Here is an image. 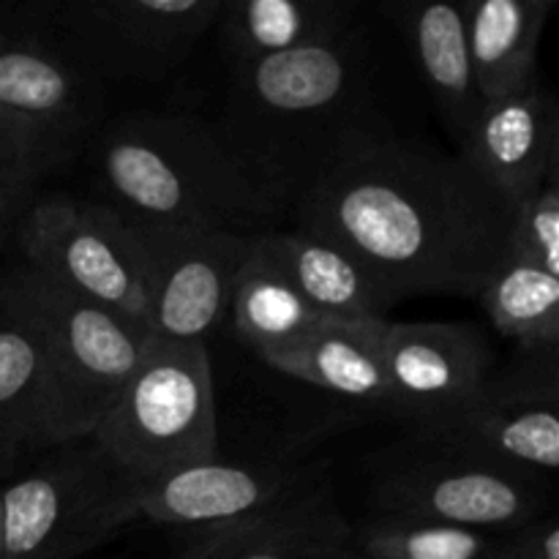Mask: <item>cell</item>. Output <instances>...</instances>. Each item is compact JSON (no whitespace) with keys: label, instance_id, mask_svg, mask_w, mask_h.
Segmentation results:
<instances>
[{"label":"cell","instance_id":"obj_22","mask_svg":"<svg viewBox=\"0 0 559 559\" xmlns=\"http://www.w3.org/2000/svg\"><path fill=\"white\" fill-rule=\"evenodd\" d=\"M47 448L52 440L41 336L25 317L0 309V453L20 464Z\"/></svg>","mask_w":559,"mask_h":559},{"label":"cell","instance_id":"obj_15","mask_svg":"<svg viewBox=\"0 0 559 559\" xmlns=\"http://www.w3.org/2000/svg\"><path fill=\"white\" fill-rule=\"evenodd\" d=\"M459 156L516 211L559 173V112L544 82L480 104Z\"/></svg>","mask_w":559,"mask_h":559},{"label":"cell","instance_id":"obj_2","mask_svg":"<svg viewBox=\"0 0 559 559\" xmlns=\"http://www.w3.org/2000/svg\"><path fill=\"white\" fill-rule=\"evenodd\" d=\"M216 129L282 213L333 167L396 136L355 25L314 47L229 66Z\"/></svg>","mask_w":559,"mask_h":559},{"label":"cell","instance_id":"obj_4","mask_svg":"<svg viewBox=\"0 0 559 559\" xmlns=\"http://www.w3.org/2000/svg\"><path fill=\"white\" fill-rule=\"evenodd\" d=\"M0 309L41 336L52 448L87 440L140 369L151 336L25 265L0 278Z\"/></svg>","mask_w":559,"mask_h":559},{"label":"cell","instance_id":"obj_25","mask_svg":"<svg viewBox=\"0 0 559 559\" xmlns=\"http://www.w3.org/2000/svg\"><path fill=\"white\" fill-rule=\"evenodd\" d=\"M224 559H366L336 508L273 524L235 544Z\"/></svg>","mask_w":559,"mask_h":559},{"label":"cell","instance_id":"obj_9","mask_svg":"<svg viewBox=\"0 0 559 559\" xmlns=\"http://www.w3.org/2000/svg\"><path fill=\"white\" fill-rule=\"evenodd\" d=\"M222 0H87L60 5L58 44L102 82H158L216 25Z\"/></svg>","mask_w":559,"mask_h":559},{"label":"cell","instance_id":"obj_27","mask_svg":"<svg viewBox=\"0 0 559 559\" xmlns=\"http://www.w3.org/2000/svg\"><path fill=\"white\" fill-rule=\"evenodd\" d=\"M41 180L25 140L0 118V240L14 235L20 216L38 197Z\"/></svg>","mask_w":559,"mask_h":559},{"label":"cell","instance_id":"obj_16","mask_svg":"<svg viewBox=\"0 0 559 559\" xmlns=\"http://www.w3.org/2000/svg\"><path fill=\"white\" fill-rule=\"evenodd\" d=\"M385 325L388 320L322 317L306 336L262 360L320 391L393 409V391L380 353Z\"/></svg>","mask_w":559,"mask_h":559},{"label":"cell","instance_id":"obj_5","mask_svg":"<svg viewBox=\"0 0 559 559\" xmlns=\"http://www.w3.org/2000/svg\"><path fill=\"white\" fill-rule=\"evenodd\" d=\"M91 440L142 486L216 459V388L207 344L151 338L140 369Z\"/></svg>","mask_w":559,"mask_h":559},{"label":"cell","instance_id":"obj_8","mask_svg":"<svg viewBox=\"0 0 559 559\" xmlns=\"http://www.w3.org/2000/svg\"><path fill=\"white\" fill-rule=\"evenodd\" d=\"M0 118L47 180L85 156L102 131L104 82L58 41L0 36Z\"/></svg>","mask_w":559,"mask_h":559},{"label":"cell","instance_id":"obj_26","mask_svg":"<svg viewBox=\"0 0 559 559\" xmlns=\"http://www.w3.org/2000/svg\"><path fill=\"white\" fill-rule=\"evenodd\" d=\"M508 254L559 278V173L516 205Z\"/></svg>","mask_w":559,"mask_h":559},{"label":"cell","instance_id":"obj_7","mask_svg":"<svg viewBox=\"0 0 559 559\" xmlns=\"http://www.w3.org/2000/svg\"><path fill=\"white\" fill-rule=\"evenodd\" d=\"M11 240L22 265L147 333L145 246L112 207L74 194H38Z\"/></svg>","mask_w":559,"mask_h":559},{"label":"cell","instance_id":"obj_3","mask_svg":"<svg viewBox=\"0 0 559 559\" xmlns=\"http://www.w3.org/2000/svg\"><path fill=\"white\" fill-rule=\"evenodd\" d=\"M85 156L96 202L142 233L265 235L282 216L216 126L191 115H126Z\"/></svg>","mask_w":559,"mask_h":559},{"label":"cell","instance_id":"obj_30","mask_svg":"<svg viewBox=\"0 0 559 559\" xmlns=\"http://www.w3.org/2000/svg\"><path fill=\"white\" fill-rule=\"evenodd\" d=\"M16 464L11 462L9 456H3V453H0V475H5V473H11V469H14Z\"/></svg>","mask_w":559,"mask_h":559},{"label":"cell","instance_id":"obj_13","mask_svg":"<svg viewBox=\"0 0 559 559\" xmlns=\"http://www.w3.org/2000/svg\"><path fill=\"white\" fill-rule=\"evenodd\" d=\"M136 233L147 254L151 338L207 344L233 309L235 284L257 235Z\"/></svg>","mask_w":559,"mask_h":559},{"label":"cell","instance_id":"obj_29","mask_svg":"<svg viewBox=\"0 0 559 559\" xmlns=\"http://www.w3.org/2000/svg\"><path fill=\"white\" fill-rule=\"evenodd\" d=\"M322 508H314V511H322ZM304 513H311V511H304ZM304 513H293V516H282V519H267V522L238 524V527L197 530V533H189V544H186L183 549H180V555H175L173 559H224L235 544H240V540L249 538V535L273 527V524L289 522V519L295 516H304Z\"/></svg>","mask_w":559,"mask_h":559},{"label":"cell","instance_id":"obj_17","mask_svg":"<svg viewBox=\"0 0 559 559\" xmlns=\"http://www.w3.org/2000/svg\"><path fill=\"white\" fill-rule=\"evenodd\" d=\"M555 0H462L480 104L527 91L538 76L540 38Z\"/></svg>","mask_w":559,"mask_h":559},{"label":"cell","instance_id":"obj_14","mask_svg":"<svg viewBox=\"0 0 559 559\" xmlns=\"http://www.w3.org/2000/svg\"><path fill=\"white\" fill-rule=\"evenodd\" d=\"M380 353L393 409L418 437L448 424L495 374V353L473 322H388Z\"/></svg>","mask_w":559,"mask_h":559},{"label":"cell","instance_id":"obj_10","mask_svg":"<svg viewBox=\"0 0 559 559\" xmlns=\"http://www.w3.org/2000/svg\"><path fill=\"white\" fill-rule=\"evenodd\" d=\"M540 478L429 445V453L399 464L377 480V511L451 527L502 535L540 516Z\"/></svg>","mask_w":559,"mask_h":559},{"label":"cell","instance_id":"obj_28","mask_svg":"<svg viewBox=\"0 0 559 559\" xmlns=\"http://www.w3.org/2000/svg\"><path fill=\"white\" fill-rule=\"evenodd\" d=\"M486 559H559L557 519L538 516L511 533L497 535Z\"/></svg>","mask_w":559,"mask_h":559},{"label":"cell","instance_id":"obj_23","mask_svg":"<svg viewBox=\"0 0 559 559\" xmlns=\"http://www.w3.org/2000/svg\"><path fill=\"white\" fill-rule=\"evenodd\" d=\"M497 333L519 344L524 355L559 353V278L508 254L480 287Z\"/></svg>","mask_w":559,"mask_h":559},{"label":"cell","instance_id":"obj_1","mask_svg":"<svg viewBox=\"0 0 559 559\" xmlns=\"http://www.w3.org/2000/svg\"><path fill=\"white\" fill-rule=\"evenodd\" d=\"M300 229L358 257L393 298L475 295L508 257L513 207L462 156L399 136L358 151L293 205Z\"/></svg>","mask_w":559,"mask_h":559},{"label":"cell","instance_id":"obj_11","mask_svg":"<svg viewBox=\"0 0 559 559\" xmlns=\"http://www.w3.org/2000/svg\"><path fill=\"white\" fill-rule=\"evenodd\" d=\"M322 506L333 502L317 469L224 462L216 456L147 484L140 500V519L197 533L293 516Z\"/></svg>","mask_w":559,"mask_h":559},{"label":"cell","instance_id":"obj_20","mask_svg":"<svg viewBox=\"0 0 559 559\" xmlns=\"http://www.w3.org/2000/svg\"><path fill=\"white\" fill-rule=\"evenodd\" d=\"M338 0H222L216 25L229 66L331 41L353 27Z\"/></svg>","mask_w":559,"mask_h":559},{"label":"cell","instance_id":"obj_19","mask_svg":"<svg viewBox=\"0 0 559 559\" xmlns=\"http://www.w3.org/2000/svg\"><path fill=\"white\" fill-rule=\"evenodd\" d=\"M393 11H396L404 36L409 38V47H413L429 93L440 107L448 134L462 147L480 109L473 63H469L467 33H464L462 3L440 0V3L396 5Z\"/></svg>","mask_w":559,"mask_h":559},{"label":"cell","instance_id":"obj_12","mask_svg":"<svg viewBox=\"0 0 559 559\" xmlns=\"http://www.w3.org/2000/svg\"><path fill=\"white\" fill-rule=\"evenodd\" d=\"M420 440L551 478L559 467L557 353L524 355L516 369L495 371L473 402Z\"/></svg>","mask_w":559,"mask_h":559},{"label":"cell","instance_id":"obj_24","mask_svg":"<svg viewBox=\"0 0 559 559\" xmlns=\"http://www.w3.org/2000/svg\"><path fill=\"white\" fill-rule=\"evenodd\" d=\"M497 535L377 513L353 533L366 559H486Z\"/></svg>","mask_w":559,"mask_h":559},{"label":"cell","instance_id":"obj_18","mask_svg":"<svg viewBox=\"0 0 559 559\" xmlns=\"http://www.w3.org/2000/svg\"><path fill=\"white\" fill-rule=\"evenodd\" d=\"M271 240L284 271L317 314L333 320H385L396 306L391 289L344 246L300 227L271 233Z\"/></svg>","mask_w":559,"mask_h":559},{"label":"cell","instance_id":"obj_6","mask_svg":"<svg viewBox=\"0 0 559 559\" xmlns=\"http://www.w3.org/2000/svg\"><path fill=\"white\" fill-rule=\"evenodd\" d=\"M145 486L96 442H69L0 486V559H74L140 519Z\"/></svg>","mask_w":559,"mask_h":559},{"label":"cell","instance_id":"obj_21","mask_svg":"<svg viewBox=\"0 0 559 559\" xmlns=\"http://www.w3.org/2000/svg\"><path fill=\"white\" fill-rule=\"evenodd\" d=\"M235 333L254 349L260 358L278 353L311 331L322 314H317L289 273L284 271L271 233L257 235L249 257L240 267L233 295Z\"/></svg>","mask_w":559,"mask_h":559}]
</instances>
